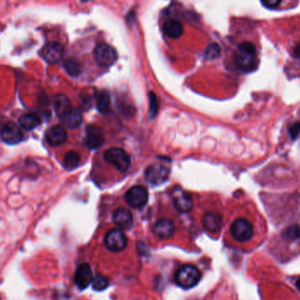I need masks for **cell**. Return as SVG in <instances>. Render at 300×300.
I'll use <instances>...</instances> for the list:
<instances>
[{"instance_id": "cell-18", "label": "cell", "mask_w": 300, "mask_h": 300, "mask_svg": "<svg viewBox=\"0 0 300 300\" xmlns=\"http://www.w3.org/2000/svg\"><path fill=\"white\" fill-rule=\"evenodd\" d=\"M261 3L269 10L284 11L296 7L300 0H261Z\"/></svg>"}, {"instance_id": "cell-16", "label": "cell", "mask_w": 300, "mask_h": 300, "mask_svg": "<svg viewBox=\"0 0 300 300\" xmlns=\"http://www.w3.org/2000/svg\"><path fill=\"white\" fill-rule=\"evenodd\" d=\"M173 203L177 211L181 212H187L192 208V195L188 192L182 190H177L173 194Z\"/></svg>"}, {"instance_id": "cell-22", "label": "cell", "mask_w": 300, "mask_h": 300, "mask_svg": "<svg viewBox=\"0 0 300 300\" xmlns=\"http://www.w3.org/2000/svg\"><path fill=\"white\" fill-rule=\"evenodd\" d=\"M62 120L66 127L74 129L82 124L83 115L79 109H71L64 118H62Z\"/></svg>"}, {"instance_id": "cell-13", "label": "cell", "mask_w": 300, "mask_h": 300, "mask_svg": "<svg viewBox=\"0 0 300 300\" xmlns=\"http://www.w3.org/2000/svg\"><path fill=\"white\" fill-rule=\"evenodd\" d=\"M45 139L48 145L58 147L64 144L67 140V133L62 126L56 125L48 129L45 134Z\"/></svg>"}, {"instance_id": "cell-8", "label": "cell", "mask_w": 300, "mask_h": 300, "mask_svg": "<svg viewBox=\"0 0 300 300\" xmlns=\"http://www.w3.org/2000/svg\"><path fill=\"white\" fill-rule=\"evenodd\" d=\"M104 245L112 252H120L128 245V238L120 229L110 230L104 237Z\"/></svg>"}, {"instance_id": "cell-10", "label": "cell", "mask_w": 300, "mask_h": 300, "mask_svg": "<svg viewBox=\"0 0 300 300\" xmlns=\"http://www.w3.org/2000/svg\"><path fill=\"white\" fill-rule=\"evenodd\" d=\"M0 136L2 140L7 144H17L23 140V132L18 125L9 122L1 129Z\"/></svg>"}, {"instance_id": "cell-24", "label": "cell", "mask_w": 300, "mask_h": 300, "mask_svg": "<svg viewBox=\"0 0 300 300\" xmlns=\"http://www.w3.org/2000/svg\"><path fill=\"white\" fill-rule=\"evenodd\" d=\"M110 94L107 91H101L97 98V107L101 113L105 114L110 110Z\"/></svg>"}, {"instance_id": "cell-27", "label": "cell", "mask_w": 300, "mask_h": 300, "mask_svg": "<svg viewBox=\"0 0 300 300\" xmlns=\"http://www.w3.org/2000/svg\"><path fill=\"white\" fill-rule=\"evenodd\" d=\"M92 287L96 291H103L104 289L107 288L108 286L109 281L105 276L103 275H97L94 276V278L92 279Z\"/></svg>"}, {"instance_id": "cell-30", "label": "cell", "mask_w": 300, "mask_h": 300, "mask_svg": "<svg viewBox=\"0 0 300 300\" xmlns=\"http://www.w3.org/2000/svg\"><path fill=\"white\" fill-rule=\"evenodd\" d=\"M295 284H296L297 289H298V290H299V291L300 292V277L298 278V280L296 281Z\"/></svg>"}, {"instance_id": "cell-4", "label": "cell", "mask_w": 300, "mask_h": 300, "mask_svg": "<svg viewBox=\"0 0 300 300\" xmlns=\"http://www.w3.org/2000/svg\"><path fill=\"white\" fill-rule=\"evenodd\" d=\"M201 276L199 268L191 264H186L176 270L175 282L182 288L191 289L200 283Z\"/></svg>"}, {"instance_id": "cell-6", "label": "cell", "mask_w": 300, "mask_h": 300, "mask_svg": "<svg viewBox=\"0 0 300 300\" xmlns=\"http://www.w3.org/2000/svg\"><path fill=\"white\" fill-rule=\"evenodd\" d=\"M104 159L106 163L112 164L120 172H125L130 166V157L122 148H109L104 152Z\"/></svg>"}, {"instance_id": "cell-23", "label": "cell", "mask_w": 300, "mask_h": 300, "mask_svg": "<svg viewBox=\"0 0 300 300\" xmlns=\"http://www.w3.org/2000/svg\"><path fill=\"white\" fill-rule=\"evenodd\" d=\"M19 124L20 125V128L31 131L40 124V117L34 113L24 114L19 119Z\"/></svg>"}, {"instance_id": "cell-11", "label": "cell", "mask_w": 300, "mask_h": 300, "mask_svg": "<svg viewBox=\"0 0 300 300\" xmlns=\"http://www.w3.org/2000/svg\"><path fill=\"white\" fill-rule=\"evenodd\" d=\"M40 55L48 64H56L60 62L64 55V47L59 42L50 41L41 49Z\"/></svg>"}, {"instance_id": "cell-5", "label": "cell", "mask_w": 300, "mask_h": 300, "mask_svg": "<svg viewBox=\"0 0 300 300\" xmlns=\"http://www.w3.org/2000/svg\"><path fill=\"white\" fill-rule=\"evenodd\" d=\"M93 56L99 66L102 68H109L116 63L118 53L112 45L106 42H100L94 47Z\"/></svg>"}, {"instance_id": "cell-28", "label": "cell", "mask_w": 300, "mask_h": 300, "mask_svg": "<svg viewBox=\"0 0 300 300\" xmlns=\"http://www.w3.org/2000/svg\"><path fill=\"white\" fill-rule=\"evenodd\" d=\"M159 110V102L157 100V97L155 95L154 92L149 93V116L151 119L155 118L156 114L158 113Z\"/></svg>"}, {"instance_id": "cell-7", "label": "cell", "mask_w": 300, "mask_h": 300, "mask_svg": "<svg viewBox=\"0 0 300 300\" xmlns=\"http://www.w3.org/2000/svg\"><path fill=\"white\" fill-rule=\"evenodd\" d=\"M125 200L133 208H140L148 202V190L140 185L133 186L126 192Z\"/></svg>"}, {"instance_id": "cell-14", "label": "cell", "mask_w": 300, "mask_h": 300, "mask_svg": "<svg viewBox=\"0 0 300 300\" xmlns=\"http://www.w3.org/2000/svg\"><path fill=\"white\" fill-rule=\"evenodd\" d=\"M112 220L117 227L122 230L130 229L132 228L133 222L132 212L125 207L117 208L112 214Z\"/></svg>"}, {"instance_id": "cell-29", "label": "cell", "mask_w": 300, "mask_h": 300, "mask_svg": "<svg viewBox=\"0 0 300 300\" xmlns=\"http://www.w3.org/2000/svg\"><path fill=\"white\" fill-rule=\"evenodd\" d=\"M220 55V48L216 43L210 45L205 51V58L208 60L216 59Z\"/></svg>"}, {"instance_id": "cell-17", "label": "cell", "mask_w": 300, "mask_h": 300, "mask_svg": "<svg viewBox=\"0 0 300 300\" xmlns=\"http://www.w3.org/2000/svg\"><path fill=\"white\" fill-rule=\"evenodd\" d=\"M153 231L158 238L167 240L172 236L175 232V227L170 220H161L155 224Z\"/></svg>"}, {"instance_id": "cell-1", "label": "cell", "mask_w": 300, "mask_h": 300, "mask_svg": "<svg viewBox=\"0 0 300 300\" xmlns=\"http://www.w3.org/2000/svg\"><path fill=\"white\" fill-rule=\"evenodd\" d=\"M234 63L243 72H251L258 65V49L250 40L241 41L234 52Z\"/></svg>"}, {"instance_id": "cell-25", "label": "cell", "mask_w": 300, "mask_h": 300, "mask_svg": "<svg viewBox=\"0 0 300 300\" xmlns=\"http://www.w3.org/2000/svg\"><path fill=\"white\" fill-rule=\"evenodd\" d=\"M64 69L71 76H79L82 71V67L78 61L75 58H68L64 62Z\"/></svg>"}, {"instance_id": "cell-21", "label": "cell", "mask_w": 300, "mask_h": 300, "mask_svg": "<svg viewBox=\"0 0 300 300\" xmlns=\"http://www.w3.org/2000/svg\"><path fill=\"white\" fill-rule=\"evenodd\" d=\"M164 32L170 39H178L184 33V27L178 20H166L164 24Z\"/></svg>"}, {"instance_id": "cell-2", "label": "cell", "mask_w": 300, "mask_h": 300, "mask_svg": "<svg viewBox=\"0 0 300 300\" xmlns=\"http://www.w3.org/2000/svg\"><path fill=\"white\" fill-rule=\"evenodd\" d=\"M277 244L283 245L281 248V258H291L296 253L300 252V227L293 225L281 232Z\"/></svg>"}, {"instance_id": "cell-9", "label": "cell", "mask_w": 300, "mask_h": 300, "mask_svg": "<svg viewBox=\"0 0 300 300\" xmlns=\"http://www.w3.org/2000/svg\"><path fill=\"white\" fill-rule=\"evenodd\" d=\"M169 171L162 164H152L145 171V178L153 185H160L168 179Z\"/></svg>"}, {"instance_id": "cell-19", "label": "cell", "mask_w": 300, "mask_h": 300, "mask_svg": "<svg viewBox=\"0 0 300 300\" xmlns=\"http://www.w3.org/2000/svg\"><path fill=\"white\" fill-rule=\"evenodd\" d=\"M53 103L56 114L60 117L61 119L64 118L72 109L68 97L64 94H56L53 99Z\"/></svg>"}, {"instance_id": "cell-12", "label": "cell", "mask_w": 300, "mask_h": 300, "mask_svg": "<svg viewBox=\"0 0 300 300\" xmlns=\"http://www.w3.org/2000/svg\"><path fill=\"white\" fill-rule=\"evenodd\" d=\"M92 268L88 264H81L77 267L74 276V281L78 288L80 290L87 288L92 283Z\"/></svg>"}, {"instance_id": "cell-15", "label": "cell", "mask_w": 300, "mask_h": 300, "mask_svg": "<svg viewBox=\"0 0 300 300\" xmlns=\"http://www.w3.org/2000/svg\"><path fill=\"white\" fill-rule=\"evenodd\" d=\"M86 135L89 148L96 149L104 144V134L99 126L94 124L89 125L86 128Z\"/></svg>"}, {"instance_id": "cell-3", "label": "cell", "mask_w": 300, "mask_h": 300, "mask_svg": "<svg viewBox=\"0 0 300 300\" xmlns=\"http://www.w3.org/2000/svg\"><path fill=\"white\" fill-rule=\"evenodd\" d=\"M230 233L240 243H247L256 235V228L247 218H238L230 226Z\"/></svg>"}, {"instance_id": "cell-26", "label": "cell", "mask_w": 300, "mask_h": 300, "mask_svg": "<svg viewBox=\"0 0 300 300\" xmlns=\"http://www.w3.org/2000/svg\"><path fill=\"white\" fill-rule=\"evenodd\" d=\"M80 155L76 151H69L64 158V166L67 169L76 168L80 164Z\"/></svg>"}, {"instance_id": "cell-20", "label": "cell", "mask_w": 300, "mask_h": 300, "mask_svg": "<svg viewBox=\"0 0 300 300\" xmlns=\"http://www.w3.org/2000/svg\"><path fill=\"white\" fill-rule=\"evenodd\" d=\"M203 226L204 229L208 232L212 233L219 232L222 226L221 216L219 213H212V212L205 213L203 218Z\"/></svg>"}]
</instances>
